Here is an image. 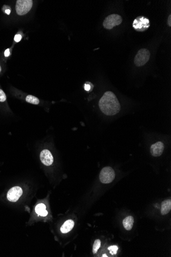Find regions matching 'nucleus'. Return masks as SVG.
Listing matches in <instances>:
<instances>
[{
    "label": "nucleus",
    "instance_id": "obj_22",
    "mask_svg": "<svg viewBox=\"0 0 171 257\" xmlns=\"http://www.w3.org/2000/svg\"><path fill=\"white\" fill-rule=\"evenodd\" d=\"M5 13L7 14V15H9L10 14V9H6V10H5Z\"/></svg>",
    "mask_w": 171,
    "mask_h": 257
},
{
    "label": "nucleus",
    "instance_id": "obj_21",
    "mask_svg": "<svg viewBox=\"0 0 171 257\" xmlns=\"http://www.w3.org/2000/svg\"><path fill=\"white\" fill-rule=\"evenodd\" d=\"M168 24L169 26H171V15H169L168 18Z\"/></svg>",
    "mask_w": 171,
    "mask_h": 257
},
{
    "label": "nucleus",
    "instance_id": "obj_6",
    "mask_svg": "<svg viewBox=\"0 0 171 257\" xmlns=\"http://www.w3.org/2000/svg\"><path fill=\"white\" fill-rule=\"evenodd\" d=\"M133 26L136 31H144L149 27V20L145 17H137L134 21Z\"/></svg>",
    "mask_w": 171,
    "mask_h": 257
},
{
    "label": "nucleus",
    "instance_id": "obj_18",
    "mask_svg": "<svg viewBox=\"0 0 171 257\" xmlns=\"http://www.w3.org/2000/svg\"><path fill=\"white\" fill-rule=\"evenodd\" d=\"M21 39H22V36H21V34H16L14 40H15V42H19L21 41Z\"/></svg>",
    "mask_w": 171,
    "mask_h": 257
},
{
    "label": "nucleus",
    "instance_id": "obj_3",
    "mask_svg": "<svg viewBox=\"0 0 171 257\" xmlns=\"http://www.w3.org/2000/svg\"><path fill=\"white\" fill-rule=\"evenodd\" d=\"M33 2L31 0H18L16 3V12L19 15L27 14L32 7Z\"/></svg>",
    "mask_w": 171,
    "mask_h": 257
},
{
    "label": "nucleus",
    "instance_id": "obj_16",
    "mask_svg": "<svg viewBox=\"0 0 171 257\" xmlns=\"http://www.w3.org/2000/svg\"><path fill=\"white\" fill-rule=\"evenodd\" d=\"M118 249V246H116V245H113V246H110V247H108V250H110V253H111L112 255L116 254Z\"/></svg>",
    "mask_w": 171,
    "mask_h": 257
},
{
    "label": "nucleus",
    "instance_id": "obj_10",
    "mask_svg": "<svg viewBox=\"0 0 171 257\" xmlns=\"http://www.w3.org/2000/svg\"><path fill=\"white\" fill-rule=\"evenodd\" d=\"M74 222L72 220H68L60 227V231L63 233H66L70 232L74 227Z\"/></svg>",
    "mask_w": 171,
    "mask_h": 257
},
{
    "label": "nucleus",
    "instance_id": "obj_14",
    "mask_svg": "<svg viewBox=\"0 0 171 257\" xmlns=\"http://www.w3.org/2000/svg\"><path fill=\"white\" fill-rule=\"evenodd\" d=\"M26 101L29 103L33 104L34 105H37L40 103L39 99L37 98L35 96H31V95L27 96L26 98Z\"/></svg>",
    "mask_w": 171,
    "mask_h": 257
},
{
    "label": "nucleus",
    "instance_id": "obj_1",
    "mask_svg": "<svg viewBox=\"0 0 171 257\" xmlns=\"http://www.w3.org/2000/svg\"><path fill=\"white\" fill-rule=\"evenodd\" d=\"M99 108L107 115H114L119 112L121 105L115 95L111 91H107L99 102Z\"/></svg>",
    "mask_w": 171,
    "mask_h": 257
},
{
    "label": "nucleus",
    "instance_id": "obj_12",
    "mask_svg": "<svg viewBox=\"0 0 171 257\" xmlns=\"http://www.w3.org/2000/svg\"><path fill=\"white\" fill-rule=\"evenodd\" d=\"M123 225L126 230H130L132 228L134 223V218L132 216H127L123 221Z\"/></svg>",
    "mask_w": 171,
    "mask_h": 257
},
{
    "label": "nucleus",
    "instance_id": "obj_9",
    "mask_svg": "<svg viewBox=\"0 0 171 257\" xmlns=\"http://www.w3.org/2000/svg\"><path fill=\"white\" fill-rule=\"evenodd\" d=\"M164 144L163 142H157L151 146L150 152L154 157H160L164 151Z\"/></svg>",
    "mask_w": 171,
    "mask_h": 257
},
{
    "label": "nucleus",
    "instance_id": "obj_15",
    "mask_svg": "<svg viewBox=\"0 0 171 257\" xmlns=\"http://www.w3.org/2000/svg\"><path fill=\"white\" fill-rule=\"evenodd\" d=\"M101 242L99 239H97L94 241V244L93 245V254H96L98 250V249L101 247Z\"/></svg>",
    "mask_w": 171,
    "mask_h": 257
},
{
    "label": "nucleus",
    "instance_id": "obj_11",
    "mask_svg": "<svg viewBox=\"0 0 171 257\" xmlns=\"http://www.w3.org/2000/svg\"><path fill=\"white\" fill-rule=\"evenodd\" d=\"M171 210V200H164L161 204V213L162 215L168 214Z\"/></svg>",
    "mask_w": 171,
    "mask_h": 257
},
{
    "label": "nucleus",
    "instance_id": "obj_2",
    "mask_svg": "<svg viewBox=\"0 0 171 257\" xmlns=\"http://www.w3.org/2000/svg\"><path fill=\"white\" fill-rule=\"evenodd\" d=\"M115 173L111 167H105L101 171L99 174V179L101 182L104 184H108L114 180Z\"/></svg>",
    "mask_w": 171,
    "mask_h": 257
},
{
    "label": "nucleus",
    "instance_id": "obj_19",
    "mask_svg": "<svg viewBox=\"0 0 171 257\" xmlns=\"http://www.w3.org/2000/svg\"><path fill=\"white\" fill-rule=\"evenodd\" d=\"M91 86L90 85L88 84H85V89L86 91H89L91 89Z\"/></svg>",
    "mask_w": 171,
    "mask_h": 257
},
{
    "label": "nucleus",
    "instance_id": "obj_5",
    "mask_svg": "<svg viewBox=\"0 0 171 257\" xmlns=\"http://www.w3.org/2000/svg\"><path fill=\"white\" fill-rule=\"evenodd\" d=\"M150 57V53L148 49L145 48L140 49L135 57L134 63L138 67L143 66L148 62Z\"/></svg>",
    "mask_w": 171,
    "mask_h": 257
},
{
    "label": "nucleus",
    "instance_id": "obj_17",
    "mask_svg": "<svg viewBox=\"0 0 171 257\" xmlns=\"http://www.w3.org/2000/svg\"><path fill=\"white\" fill-rule=\"evenodd\" d=\"M6 100V96L5 93L2 89H0V102H3Z\"/></svg>",
    "mask_w": 171,
    "mask_h": 257
},
{
    "label": "nucleus",
    "instance_id": "obj_23",
    "mask_svg": "<svg viewBox=\"0 0 171 257\" xmlns=\"http://www.w3.org/2000/svg\"><path fill=\"white\" fill-rule=\"evenodd\" d=\"M102 257H108V256H107V255H102Z\"/></svg>",
    "mask_w": 171,
    "mask_h": 257
},
{
    "label": "nucleus",
    "instance_id": "obj_7",
    "mask_svg": "<svg viewBox=\"0 0 171 257\" xmlns=\"http://www.w3.org/2000/svg\"><path fill=\"white\" fill-rule=\"evenodd\" d=\"M23 194V190L20 186H15L11 188L7 193V198L12 202H17Z\"/></svg>",
    "mask_w": 171,
    "mask_h": 257
},
{
    "label": "nucleus",
    "instance_id": "obj_4",
    "mask_svg": "<svg viewBox=\"0 0 171 257\" xmlns=\"http://www.w3.org/2000/svg\"><path fill=\"white\" fill-rule=\"evenodd\" d=\"M123 21L121 15L112 14L108 16L103 22V26L106 29H111L115 26L119 25Z\"/></svg>",
    "mask_w": 171,
    "mask_h": 257
},
{
    "label": "nucleus",
    "instance_id": "obj_20",
    "mask_svg": "<svg viewBox=\"0 0 171 257\" xmlns=\"http://www.w3.org/2000/svg\"><path fill=\"white\" fill-rule=\"evenodd\" d=\"M9 54H10L9 49H6V50H5V53H4V55H5V57H8V56H9Z\"/></svg>",
    "mask_w": 171,
    "mask_h": 257
},
{
    "label": "nucleus",
    "instance_id": "obj_13",
    "mask_svg": "<svg viewBox=\"0 0 171 257\" xmlns=\"http://www.w3.org/2000/svg\"><path fill=\"white\" fill-rule=\"evenodd\" d=\"M45 205L40 203L35 207V210L36 213L39 215L42 216H46L48 215V212L46 210Z\"/></svg>",
    "mask_w": 171,
    "mask_h": 257
},
{
    "label": "nucleus",
    "instance_id": "obj_8",
    "mask_svg": "<svg viewBox=\"0 0 171 257\" xmlns=\"http://www.w3.org/2000/svg\"><path fill=\"white\" fill-rule=\"evenodd\" d=\"M40 161L46 166H50L53 162V157L50 151L48 149H44L40 154Z\"/></svg>",
    "mask_w": 171,
    "mask_h": 257
},
{
    "label": "nucleus",
    "instance_id": "obj_24",
    "mask_svg": "<svg viewBox=\"0 0 171 257\" xmlns=\"http://www.w3.org/2000/svg\"><path fill=\"white\" fill-rule=\"evenodd\" d=\"M1 71V66H0V72Z\"/></svg>",
    "mask_w": 171,
    "mask_h": 257
}]
</instances>
